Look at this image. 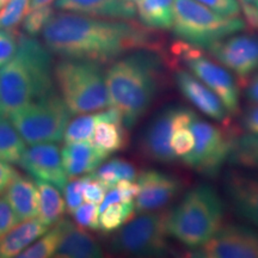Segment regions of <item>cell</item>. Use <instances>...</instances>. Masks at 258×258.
Instances as JSON below:
<instances>
[{
    "label": "cell",
    "instance_id": "obj_16",
    "mask_svg": "<svg viewBox=\"0 0 258 258\" xmlns=\"http://www.w3.org/2000/svg\"><path fill=\"white\" fill-rule=\"evenodd\" d=\"M224 189L238 217L258 228V175L232 169L226 173Z\"/></svg>",
    "mask_w": 258,
    "mask_h": 258
},
{
    "label": "cell",
    "instance_id": "obj_36",
    "mask_svg": "<svg viewBox=\"0 0 258 258\" xmlns=\"http://www.w3.org/2000/svg\"><path fill=\"white\" fill-rule=\"evenodd\" d=\"M195 140H194V134L189 127L176 129L173 132L172 140H171V146H172L173 152L177 157H185L191 152Z\"/></svg>",
    "mask_w": 258,
    "mask_h": 258
},
{
    "label": "cell",
    "instance_id": "obj_38",
    "mask_svg": "<svg viewBox=\"0 0 258 258\" xmlns=\"http://www.w3.org/2000/svg\"><path fill=\"white\" fill-rule=\"evenodd\" d=\"M219 15L237 17L240 15V3L238 0H196Z\"/></svg>",
    "mask_w": 258,
    "mask_h": 258
},
{
    "label": "cell",
    "instance_id": "obj_15",
    "mask_svg": "<svg viewBox=\"0 0 258 258\" xmlns=\"http://www.w3.org/2000/svg\"><path fill=\"white\" fill-rule=\"evenodd\" d=\"M178 106H166L154 116L140 139V150L148 159L160 164H171L177 157L171 146L175 118Z\"/></svg>",
    "mask_w": 258,
    "mask_h": 258
},
{
    "label": "cell",
    "instance_id": "obj_22",
    "mask_svg": "<svg viewBox=\"0 0 258 258\" xmlns=\"http://www.w3.org/2000/svg\"><path fill=\"white\" fill-rule=\"evenodd\" d=\"M49 230L40 218L25 220L14 230L0 237V258L18 257V254Z\"/></svg>",
    "mask_w": 258,
    "mask_h": 258
},
{
    "label": "cell",
    "instance_id": "obj_43",
    "mask_svg": "<svg viewBox=\"0 0 258 258\" xmlns=\"http://www.w3.org/2000/svg\"><path fill=\"white\" fill-rule=\"evenodd\" d=\"M17 171H16L15 167L10 165V163L0 160V192L8 189L10 183L17 176Z\"/></svg>",
    "mask_w": 258,
    "mask_h": 258
},
{
    "label": "cell",
    "instance_id": "obj_20",
    "mask_svg": "<svg viewBox=\"0 0 258 258\" xmlns=\"http://www.w3.org/2000/svg\"><path fill=\"white\" fill-rule=\"evenodd\" d=\"M61 157L69 178H77L98 169L108 159L109 154L96 147L92 141L84 140L64 143Z\"/></svg>",
    "mask_w": 258,
    "mask_h": 258
},
{
    "label": "cell",
    "instance_id": "obj_44",
    "mask_svg": "<svg viewBox=\"0 0 258 258\" xmlns=\"http://www.w3.org/2000/svg\"><path fill=\"white\" fill-rule=\"evenodd\" d=\"M240 9L243 10L245 22L249 24V27L252 30L258 32V9L256 8V5L240 2Z\"/></svg>",
    "mask_w": 258,
    "mask_h": 258
},
{
    "label": "cell",
    "instance_id": "obj_14",
    "mask_svg": "<svg viewBox=\"0 0 258 258\" xmlns=\"http://www.w3.org/2000/svg\"><path fill=\"white\" fill-rule=\"evenodd\" d=\"M18 165L27 171L35 179L46 180L63 191L69 183V176L64 171L61 151L54 143L31 145L24 151Z\"/></svg>",
    "mask_w": 258,
    "mask_h": 258
},
{
    "label": "cell",
    "instance_id": "obj_47",
    "mask_svg": "<svg viewBox=\"0 0 258 258\" xmlns=\"http://www.w3.org/2000/svg\"><path fill=\"white\" fill-rule=\"evenodd\" d=\"M54 0H30V6H29V10H34L37 8H42V6L50 5Z\"/></svg>",
    "mask_w": 258,
    "mask_h": 258
},
{
    "label": "cell",
    "instance_id": "obj_21",
    "mask_svg": "<svg viewBox=\"0 0 258 258\" xmlns=\"http://www.w3.org/2000/svg\"><path fill=\"white\" fill-rule=\"evenodd\" d=\"M6 200L14 208L19 220L36 218L40 212V196L37 186L28 177L17 173L6 189Z\"/></svg>",
    "mask_w": 258,
    "mask_h": 258
},
{
    "label": "cell",
    "instance_id": "obj_49",
    "mask_svg": "<svg viewBox=\"0 0 258 258\" xmlns=\"http://www.w3.org/2000/svg\"><path fill=\"white\" fill-rule=\"evenodd\" d=\"M240 2H243V3H250V4H254V3H256L257 0H240Z\"/></svg>",
    "mask_w": 258,
    "mask_h": 258
},
{
    "label": "cell",
    "instance_id": "obj_13",
    "mask_svg": "<svg viewBox=\"0 0 258 258\" xmlns=\"http://www.w3.org/2000/svg\"><path fill=\"white\" fill-rule=\"evenodd\" d=\"M139 194L135 198V212L146 213L166 207L183 189L178 177L158 170L143 171L138 176Z\"/></svg>",
    "mask_w": 258,
    "mask_h": 258
},
{
    "label": "cell",
    "instance_id": "obj_7",
    "mask_svg": "<svg viewBox=\"0 0 258 258\" xmlns=\"http://www.w3.org/2000/svg\"><path fill=\"white\" fill-rule=\"evenodd\" d=\"M72 112L62 97L53 91L9 116L29 145L59 143L64 138Z\"/></svg>",
    "mask_w": 258,
    "mask_h": 258
},
{
    "label": "cell",
    "instance_id": "obj_9",
    "mask_svg": "<svg viewBox=\"0 0 258 258\" xmlns=\"http://www.w3.org/2000/svg\"><path fill=\"white\" fill-rule=\"evenodd\" d=\"M189 128L194 134L195 145L191 152L182 160L186 166L203 176L217 177L224 164L228 161L234 139L227 131L203 120L198 114Z\"/></svg>",
    "mask_w": 258,
    "mask_h": 258
},
{
    "label": "cell",
    "instance_id": "obj_1",
    "mask_svg": "<svg viewBox=\"0 0 258 258\" xmlns=\"http://www.w3.org/2000/svg\"><path fill=\"white\" fill-rule=\"evenodd\" d=\"M48 49L62 59L99 64L114 62L140 49L159 50L160 41L152 29L132 19H110L61 12L51 16L42 30Z\"/></svg>",
    "mask_w": 258,
    "mask_h": 258
},
{
    "label": "cell",
    "instance_id": "obj_46",
    "mask_svg": "<svg viewBox=\"0 0 258 258\" xmlns=\"http://www.w3.org/2000/svg\"><path fill=\"white\" fill-rule=\"evenodd\" d=\"M245 95L251 103H257L258 104V73L254 74L253 78L250 80Z\"/></svg>",
    "mask_w": 258,
    "mask_h": 258
},
{
    "label": "cell",
    "instance_id": "obj_5",
    "mask_svg": "<svg viewBox=\"0 0 258 258\" xmlns=\"http://www.w3.org/2000/svg\"><path fill=\"white\" fill-rule=\"evenodd\" d=\"M54 82L72 115L101 111L111 106L105 74L99 63L62 59L54 66Z\"/></svg>",
    "mask_w": 258,
    "mask_h": 258
},
{
    "label": "cell",
    "instance_id": "obj_11",
    "mask_svg": "<svg viewBox=\"0 0 258 258\" xmlns=\"http://www.w3.org/2000/svg\"><path fill=\"white\" fill-rule=\"evenodd\" d=\"M191 253L201 258H258V232L243 225H222L214 237Z\"/></svg>",
    "mask_w": 258,
    "mask_h": 258
},
{
    "label": "cell",
    "instance_id": "obj_50",
    "mask_svg": "<svg viewBox=\"0 0 258 258\" xmlns=\"http://www.w3.org/2000/svg\"><path fill=\"white\" fill-rule=\"evenodd\" d=\"M128 2H132V3H137L139 0H128Z\"/></svg>",
    "mask_w": 258,
    "mask_h": 258
},
{
    "label": "cell",
    "instance_id": "obj_42",
    "mask_svg": "<svg viewBox=\"0 0 258 258\" xmlns=\"http://www.w3.org/2000/svg\"><path fill=\"white\" fill-rule=\"evenodd\" d=\"M243 125L249 133H258V104L253 103L243 117Z\"/></svg>",
    "mask_w": 258,
    "mask_h": 258
},
{
    "label": "cell",
    "instance_id": "obj_8",
    "mask_svg": "<svg viewBox=\"0 0 258 258\" xmlns=\"http://www.w3.org/2000/svg\"><path fill=\"white\" fill-rule=\"evenodd\" d=\"M169 212L141 213L122 226L111 240V249L128 256L163 257L172 252L167 238Z\"/></svg>",
    "mask_w": 258,
    "mask_h": 258
},
{
    "label": "cell",
    "instance_id": "obj_30",
    "mask_svg": "<svg viewBox=\"0 0 258 258\" xmlns=\"http://www.w3.org/2000/svg\"><path fill=\"white\" fill-rule=\"evenodd\" d=\"M134 213L135 203L133 201L115 203L99 214V230L105 234L120 230L122 226L133 218Z\"/></svg>",
    "mask_w": 258,
    "mask_h": 258
},
{
    "label": "cell",
    "instance_id": "obj_35",
    "mask_svg": "<svg viewBox=\"0 0 258 258\" xmlns=\"http://www.w3.org/2000/svg\"><path fill=\"white\" fill-rule=\"evenodd\" d=\"M90 178V173L74 178L71 183L64 186V198H66V207L70 213H73L83 203L84 189Z\"/></svg>",
    "mask_w": 258,
    "mask_h": 258
},
{
    "label": "cell",
    "instance_id": "obj_4",
    "mask_svg": "<svg viewBox=\"0 0 258 258\" xmlns=\"http://www.w3.org/2000/svg\"><path fill=\"white\" fill-rule=\"evenodd\" d=\"M224 211V203L217 190L207 184L195 186L169 212L167 233L184 246L196 249L220 230Z\"/></svg>",
    "mask_w": 258,
    "mask_h": 258
},
{
    "label": "cell",
    "instance_id": "obj_33",
    "mask_svg": "<svg viewBox=\"0 0 258 258\" xmlns=\"http://www.w3.org/2000/svg\"><path fill=\"white\" fill-rule=\"evenodd\" d=\"M30 0H10L4 9L0 10V29L12 30L21 23L28 14Z\"/></svg>",
    "mask_w": 258,
    "mask_h": 258
},
{
    "label": "cell",
    "instance_id": "obj_17",
    "mask_svg": "<svg viewBox=\"0 0 258 258\" xmlns=\"http://www.w3.org/2000/svg\"><path fill=\"white\" fill-rule=\"evenodd\" d=\"M175 80L180 93L203 115L222 124L230 122V112L224 103L198 77L185 70H177Z\"/></svg>",
    "mask_w": 258,
    "mask_h": 258
},
{
    "label": "cell",
    "instance_id": "obj_28",
    "mask_svg": "<svg viewBox=\"0 0 258 258\" xmlns=\"http://www.w3.org/2000/svg\"><path fill=\"white\" fill-rule=\"evenodd\" d=\"M92 175L103 183L108 190L114 188L120 180H135L138 178L137 169L133 164L121 158H112L105 161L98 169L93 171Z\"/></svg>",
    "mask_w": 258,
    "mask_h": 258
},
{
    "label": "cell",
    "instance_id": "obj_10",
    "mask_svg": "<svg viewBox=\"0 0 258 258\" xmlns=\"http://www.w3.org/2000/svg\"><path fill=\"white\" fill-rule=\"evenodd\" d=\"M171 53L220 98L230 115L237 114L239 110V86L227 69L208 59L201 48L180 40L173 44Z\"/></svg>",
    "mask_w": 258,
    "mask_h": 258
},
{
    "label": "cell",
    "instance_id": "obj_41",
    "mask_svg": "<svg viewBox=\"0 0 258 258\" xmlns=\"http://www.w3.org/2000/svg\"><path fill=\"white\" fill-rule=\"evenodd\" d=\"M115 186L120 191L123 202L133 201V199L137 198L139 194V184L134 183V180H120Z\"/></svg>",
    "mask_w": 258,
    "mask_h": 258
},
{
    "label": "cell",
    "instance_id": "obj_27",
    "mask_svg": "<svg viewBox=\"0 0 258 258\" xmlns=\"http://www.w3.org/2000/svg\"><path fill=\"white\" fill-rule=\"evenodd\" d=\"M25 141L8 116L0 114V160L18 164L23 156Z\"/></svg>",
    "mask_w": 258,
    "mask_h": 258
},
{
    "label": "cell",
    "instance_id": "obj_26",
    "mask_svg": "<svg viewBox=\"0 0 258 258\" xmlns=\"http://www.w3.org/2000/svg\"><path fill=\"white\" fill-rule=\"evenodd\" d=\"M35 184L37 186L40 196V219L47 226H54L62 219L66 211V202L61 196L60 190L55 185L50 184L46 180L36 179Z\"/></svg>",
    "mask_w": 258,
    "mask_h": 258
},
{
    "label": "cell",
    "instance_id": "obj_31",
    "mask_svg": "<svg viewBox=\"0 0 258 258\" xmlns=\"http://www.w3.org/2000/svg\"><path fill=\"white\" fill-rule=\"evenodd\" d=\"M60 226L54 225L51 230H48L42 237L35 240V243L28 246L23 252L18 254L19 258H50L55 256L57 245L60 240Z\"/></svg>",
    "mask_w": 258,
    "mask_h": 258
},
{
    "label": "cell",
    "instance_id": "obj_23",
    "mask_svg": "<svg viewBox=\"0 0 258 258\" xmlns=\"http://www.w3.org/2000/svg\"><path fill=\"white\" fill-rule=\"evenodd\" d=\"M175 0H139L137 12L141 24L153 30H170L175 17Z\"/></svg>",
    "mask_w": 258,
    "mask_h": 258
},
{
    "label": "cell",
    "instance_id": "obj_24",
    "mask_svg": "<svg viewBox=\"0 0 258 258\" xmlns=\"http://www.w3.org/2000/svg\"><path fill=\"white\" fill-rule=\"evenodd\" d=\"M129 141L123 121L106 120L102 121L93 129L92 143L99 150L110 156L127 147Z\"/></svg>",
    "mask_w": 258,
    "mask_h": 258
},
{
    "label": "cell",
    "instance_id": "obj_29",
    "mask_svg": "<svg viewBox=\"0 0 258 258\" xmlns=\"http://www.w3.org/2000/svg\"><path fill=\"white\" fill-rule=\"evenodd\" d=\"M228 163L246 169H258V133H247L234 139Z\"/></svg>",
    "mask_w": 258,
    "mask_h": 258
},
{
    "label": "cell",
    "instance_id": "obj_37",
    "mask_svg": "<svg viewBox=\"0 0 258 258\" xmlns=\"http://www.w3.org/2000/svg\"><path fill=\"white\" fill-rule=\"evenodd\" d=\"M18 35L14 29H0V69L16 54L18 47Z\"/></svg>",
    "mask_w": 258,
    "mask_h": 258
},
{
    "label": "cell",
    "instance_id": "obj_40",
    "mask_svg": "<svg viewBox=\"0 0 258 258\" xmlns=\"http://www.w3.org/2000/svg\"><path fill=\"white\" fill-rule=\"evenodd\" d=\"M106 191H108L106 186L103 184V183L99 182L98 179L95 178L92 172L90 173V178L88 180V183H86L85 189H84V199L88 202L98 205V203H101L103 201Z\"/></svg>",
    "mask_w": 258,
    "mask_h": 258
},
{
    "label": "cell",
    "instance_id": "obj_19",
    "mask_svg": "<svg viewBox=\"0 0 258 258\" xmlns=\"http://www.w3.org/2000/svg\"><path fill=\"white\" fill-rule=\"evenodd\" d=\"M55 9L91 17L134 19L137 8L128 0H56Z\"/></svg>",
    "mask_w": 258,
    "mask_h": 258
},
{
    "label": "cell",
    "instance_id": "obj_6",
    "mask_svg": "<svg viewBox=\"0 0 258 258\" xmlns=\"http://www.w3.org/2000/svg\"><path fill=\"white\" fill-rule=\"evenodd\" d=\"M172 30L176 37L191 46L208 49L215 42L245 29V21L213 11L196 0H175Z\"/></svg>",
    "mask_w": 258,
    "mask_h": 258
},
{
    "label": "cell",
    "instance_id": "obj_3",
    "mask_svg": "<svg viewBox=\"0 0 258 258\" xmlns=\"http://www.w3.org/2000/svg\"><path fill=\"white\" fill-rule=\"evenodd\" d=\"M54 90L51 51L27 34L18 35V47L0 69V114L9 116Z\"/></svg>",
    "mask_w": 258,
    "mask_h": 258
},
{
    "label": "cell",
    "instance_id": "obj_2",
    "mask_svg": "<svg viewBox=\"0 0 258 258\" xmlns=\"http://www.w3.org/2000/svg\"><path fill=\"white\" fill-rule=\"evenodd\" d=\"M164 61L157 50L140 49L115 60L105 72L110 104L133 128L148 111L160 91Z\"/></svg>",
    "mask_w": 258,
    "mask_h": 258
},
{
    "label": "cell",
    "instance_id": "obj_12",
    "mask_svg": "<svg viewBox=\"0 0 258 258\" xmlns=\"http://www.w3.org/2000/svg\"><path fill=\"white\" fill-rule=\"evenodd\" d=\"M207 50L219 63L241 80L258 71V32H237L215 42Z\"/></svg>",
    "mask_w": 258,
    "mask_h": 258
},
{
    "label": "cell",
    "instance_id": "obj_32",
    "mask_svg": "<svg viewBox=\"0 0 258 258\" xmlns=\"http://www.w3.org/2000/svg\"><path fill=\"white\" fill-rule=\"evenodd\" d=\"M53 15L54 10L50 5L29 10L28 14L22 21L23 31L31 37L37 36L38 34H41Z\"/></svg>",
    "mask_w": 258,
    "mask_h": 258
},
{
    "label": "cell",
    "instance_id": "obj_39",
    "mask_svg": "<svg viewBox=\"0 0 258 258\" xmlns=\"http://www.w3.org/2000/svg\"><path fill=\"white\" fill-rule=\"evenodd\" d=\"M19 218L16 214L6 198L0 199V237L14 230L19 224Z\"/></svg>",
    "mask_w": 258,
    "mask_h": 258
},
{
    "label": "cell",
    "instance_id": "obj_51",
    "mask_svg": "<svg viewBox=\"0 0 258 258\" xmlns=\"http://www.w3.org/2000/svg\"><path fill=\"white\" fill-rule=\"evenodd\" d=\"M254 5H256V8L258 9V0H257V2H256V3H254Z\"/></svg>",
    "mask_w": 258,
    "mask_h": 258
},
{
    "label": "cell",
    "instance_id": "obj_48",
    "mask_svg": "<svg viewBox=\"0 0 258 258\" xmlns=\"http://www.w3.org/2000/svg\"><path fill=\"white\" fill-rule=\"evenodd\" d=\"M9 2H10V0H0V10L4 8V6L8 4Z\"/></svg>",
    "mask_w": 258,
    "mask_h": 258
},
{
    "label": "cell",
    "instance_id": "obj_25",
    "mask_svg": "<svg viewBox=\"0 0 258 258\" xmlns=\"http://www.w3.org/2000/svg\"><path fill=\"white\" fill-rule=\"evenodd\" d=\"M106 120H122V115L114 106H109L105 111L97 114H84L83 116L70 121L64 133V143L90 140L97 123Z\"/></svg>",
    "mask_w": 258,
    "mask_h": 258
},
{
    "label": "cell",
    "instance_id": "obj_18",
    "mask_svg": "<svg viewBox=\"0 0 258 258\" xmlns=\"http://www.w3.org/2000/svg\"><path fill=\"white\" fill-rule=\"evenodd\" d=\"M60 240L55 256L57 258H101L104 256L102 246L85 228L73 224L69 219H61Z\"/></svg>",
    "mask_w": 258,
    "mask_h": 258
},
{
    "label": "cell",
    "instance_id": "obj_45",
    "mask_svg": "<svg viewBox=\"0 0 258 258\" xmlns=\"http://www.w3.org/2000/svg\"><path fill=\"white\" fill-rule=\"evenodd\" d=\"M118 202H123V201H122V196L120 191H118V189L116 188V186H114V188L109 189L108 191H106L104 199H103L101 205H99L98 207L99 214H102V213L104 212L108 207H110V206Z\"/></svg>",
    "mask_w": 258,
    "mask_h": 258
},
{
    "label": "cell",
    "instance_id": "obj_34",
    "mask_svg": "<svg viewBox=\"0 0 258 258\" xmlns=\"http://www.w3.org/2000/svg\"><path fill=\"white\" fill-rule=\"evenodd\" d=\"M74 221L80 227L88 228L91 231L99 230V212L96 203L86 202L82 203L73 213Z\"/></svg>",
    "mask_w": 258,
    "mask_h": 258
}]
</instances>
